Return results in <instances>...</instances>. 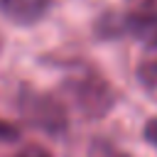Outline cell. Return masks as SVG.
<instances>
[{"instance_id":"2","label":"cell","mask_w":157,"mask_h":157,"mask_svg":"<svg viewBox=\"0 0 157 157\" xmlns=\"http://www.w3.org/2000/svg\"><path fill=\"white\" fill-rule=\"evenodd\" d=\"M17 108L27 123H32L34 128H39L49 135H61L69 125L66 105L52 93H42V91L25 86L17 96Z\"/></svg>"},{"instance_id":"6","label":"cell","mask_w":157,"mask_h":157,"mask_svg":"<svg viewBox=\"0 0 157 157\" xmlns=\"http://www.w3.org/2000/svg\"><path fill=\"white\" fill-rule=\"evenodd\" d=\"M12 157H54L47 147H39V145H27V147H22L20 152H15Z\"/></svg>"},{"instance_id":"3","label":"cell","mask_w":157,"mask_h":157,"mask_svg":"<svg viewBox=\"0 0 157 157\" xmlns=\"http://www.w3.org/2000/svg\"><path fill=\"white\" fill-rule=\"evenodd\" d=\"M54 0H0V10L2 15L22 27L37 25L39 20L47 17V12L52 10Z\"/></svg>"},{"instance_id":"1","label":"cell","mask_w":157,"mask_h":157,"mask_svg":"<svg viewBox=\"0 0 157 157\" xmlns=\"http://www.w3.org/2000/svg\"><path fill=\"white\" fill-rule=\"evenodd\" d=\"M61 93L69 101V105L76 108L88 120H98L108 115L118 101L115 88L93 69H81L74 71L69 78H64Z\"/></svg>"},{"instance_id":"8","label":"cell","mask_w":157,"mask_h":157,"mask_svg":"<svg viewBox=\"0 0 157 157\" xmlns=\"http://www.w3.org/2000/svg\"><path fill=\"white\" fill-rule=\"evenodd\" d=\"M17 137H20V130L12 123H7V120L0 118V140H17Z\"/></svg>"},{"instance_id":"5","label":"cell","mask_w":157,"mask_h":157,"mask_svg":"<svg viewBox=\"0 0 157 157\" xmlns=\"http://www.w3.org/2000/svg\"><path fill=\"white\" fill-rule=\"evenodd\" d=\"M88 157H132V155L123 152L120 147H115L108 140H93L88 147Z\"/></svg>"},{"instance_id":"7","label":"cell","mask_w":157,"mask_h":157,"mask_svg":"<svg viewBox=\"0 0 157 157\" xmlns=\"http://www.w3.org/2000/svg\"><path fill=\"white\" fill-rule=\"evenodd\" d=\"M142 137H145L150 145L157 147V118H150V120L145 123V128H142Z\"/></svg>"},{"instance_id":"4","label":"cell","mask_w":157,"mask_h":157,"mask_svg":"<svg viewBox=\"0 0 157 157\" xmlns=\"http://www.w3.org/2000/svg\"><path fill=\"white\" fill-rule=\"evenodd\" d=\"M137 78L140 86L157 98V32H152L142 42V54L137 61Z\"/></svg>"}]
</instances>
